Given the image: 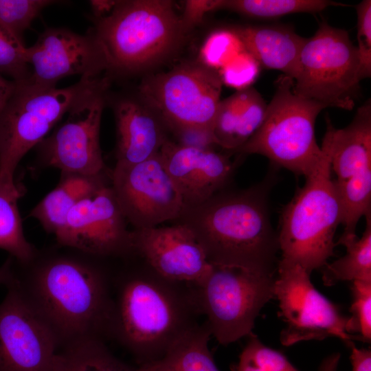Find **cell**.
Returning a JSON list of instances; mask_svg holds the SVG:
<instances>
[{"label":"cell","instance_id":"83f0119b","mask_svg":"<svg viewBox=\"0 0 371 371\" xmlns=\"http://www.w3.org/2000/svg\"><path fill=\"white\" fill-rule=\"evenodd\" d=\"M341 5H346L327 0H221L220 10L271 19L295 13H315L330 6Z\"/></svg>","mask_w":371,"mask_h":371},{"label":"cell","instance_id":"277c9868","mask_svg":"<svg viewBox=\"0 0 371 371\" xmlns=\"http://www.w3.org/2000/svg\"><path fill=\"white\" fill-rule=\"evenodd\" d=\"M90 30L100 43L108 70L129 74L163 60L187 34L169 0L115 1L94 16Z\"/></svg>","mask_w":371,"mask_h":371},{"label":"cell","instance_id":"4dcf8cb0","mask_svg":"<svg viewBox=\"0 0 371 371\" xmlns=\"http://www.w3.org/2000/svg\"><path fill=\"white\" fill-rule=\"evenodd\" d=\"M57 3L52 0H0V23L23 41L24 32L42 10Z\"/></svg>","mask_w":371,"mask_h":371},{"label":"cell","instance_id":"f546056e","mask_svg":"<svg viewBox=\"0 0 371 371\" xmlns=\"http://www.w3.org/2000/svg\"><path fill=\"white\" fill-rule=\"evenodd\" d=\"M233 371H298L278 351L264 345L253 333L242 350Z\"/></svg>","mask_w":371,"mask_h":371},{"label":"cell","instance_id":"8d00e7d4","mask_svg":"<svg viewBox=\"0 0 371 371\" xmlns=\"http://www.w3.org/2000/svg\"><path fill=\"white\" fill-rule=\"evenodd\" d=\"M221 0H188L180 16L186 33L200 23L206 13L220 10Z\"/></svg>","mask_w":371,"mask_h":371},{"label":"cell","instance_id":"4fadbf2b","mask_svg":"<svg viewBox=\"0 0 371 371\" xmlns=\"http://www.w3.org/2000/svg\"><path fill=\"white\" fill-rule=\"evenodd\" d=\"M109 176L117 201L133 229L176 221L184 210L182 196L159 152L137 164L116 163Z\"/></svg>","mask_w":371,"mask_h":371},{"label":"cell","instance_id":"8fae6325","mask_svg":"<svg viewBox=\"0 0 371 371\" xmlns=\"http://www.w3.org/2000/svg\"><path fill=\"white\" fill-rule=\"evenodd\" d=\"M109 86L105 76L70 107L65 121L36 146L39 165L67 173L104 174L100 128Z\"/></svg>","mask_w":371,"mask_h":371},{"label":"cell","instance_id":"52a82bcc","mask_svg":"<svg viewBox=\"0 0 371 371\" xmlns=\"http://www.w3.org/2000/svg\"><path fill=\"white\" fill-rule=\"evenodd\" d=\"M274 276L212 265L203 282L193 286L199 313L212 336L227 345L252 333L260 310L274 297Z\"/></svg>","mask_w":371,"mask_h":371},{"label":"cell","instance_id":"44dd1931","mask_svg":"<svg viewBox=\"0 0 371 371\" xmlns=\"http://www.w3.org/2000/svg\"><path fill=\"white\" fill-rule=\"evenodd\" d=\"M267 106L262 95L251 87L221 100L213 126L217 146L236 152L259 129Z\"/></svg>","mask_w":371,"mask_h":371},{"label":"cell","instance_id":"9a60e30c","mask_svg":"<svg viewBox=\"0 0 371 371\" xmlns=\"http://www.w3.org/2000/svg\"><path fill=\"white\" fill-rule=\"evenodd\" d=\"M0 303V371H56V337L12 285Z\"/></svg>","mask_w":371,"mask_h":371},{"label":"cell","instance_id":"cb8c5ba5","mask_svg":"<svg viewBox=\"0 0 371 371\" xmlns=\"http://www.w3.org/2000/svg\"><path fill=\"white\" fill-rule=\"evenodd\" d=\"M211 332L197 324L179 338L160 358L139 365L134 371H220L209 349Z\"/></svg>","mask_w":371,"mask_h":371},{"label":"cell","instance_id":"ab89813d","mask_svg":"<svg viewBox=\"0 0 371 371\" xmlns=\"http://www.w3.org/2000/svg\"><path fill=\"white\" fill-rule=\"evenodd\" d=\"M14 272V259L10 256L0 267V284L6 286L12 280Z\"/></svg>","mask_w":371,"mask_h":371},{"label":"cell","instance_id":"f1b7e54d","mask_svg":"<svg viewBox=\"0 0 371 371\" xmlns=\"http://www.w3.org/2000/svg\"><path fill=\"white\" fill-rule=\"evenodd\" d=\"M245 49L243 41L234 29L216 30L203 43L199 54V63L218 71Z\"/></svg>","mask_w":371,"mask_h":371},{"label":"cell","instance_id":"60d3db41","mask_svg":"<svg viewBox=\"0 0 371 371\" xmlns=\"http://www.w3.org/2000/svg\"><path fill=\"white\" fill-rule=\"evenodd\" d=\"M340 357L339 352L326 357L321 363L318 371H337Z\"/></svg>","mask_w":371,"mask_h":371},{"label":"cell","instance_id":"2e32d148","mask_svg":"<svg viewBox=\"0 0 371 371\" xmlns=\"http://www.w3.org/2000/svg\"><path fill=\"white\" fill-rule=\"evenodd\" d=\"M26 60L32 69L24 82L41 89L55 88L69 76L95 78L108 70L102 47L90 30L79 34L65 28H47L33 45L26 47Z\"/></svg>","mask_w":371,"mask_h":371},{"label":"cell","instance_id":"f35d334b","mask_svg":"<svg viewBox=\"0 0 371 371\" xmlns=\"http://www.w3.org/2000/svg\"><path fill=\"white\" fill-rule=\"evenodd\" d=\"M16 89V82L0 74V114Z\"/></svg>","mask_w":371,"mask_h":371},{"label":"cell","instance_id":"d4e9b609","mask_svg":"<svg viewBox=\"0 0 371 371\" xmlns=\"http://www.w3.org/2000/svg\"><path fill=\"white\" fill-rule=\"evenodd\" d=\"M24 193L14 174L0 172V249L19 264L31 260L38 250L23 233L18 201Z\"/></svg>","mask_w":371,"mask_h":371},{"label":"cell","instance_id":"ffe728a7","mask_svg":"<svg viewBox=\"0 0 371 371\" xmlns=\"http://www.w3.org/2000/svg\"><path fill=\"white\" fill-rule=\"evenodd\" d=\"M322 142L328 149L336 182L345 181L371 168L370 100L359 107L350 124L344 128H335L327 117Z\"/></svg>","mask_w":371,"mask_h":371},{"label":"cell","instance_id":"d6a6232c","mask_svg":"<svg viewBox=\"0 0 371 371\" xmlns=\"http://www.w3.org/2000/svg\"><path fill=\"white\" fill-rule=\"evenodd\" d=\"M352 316L349 317L348 331L358 333L363 341L371 340V282L355 281L352 286Z\"/></svg>","mask_w":371,"mask_h":371},{"label":"cell","instance_id":"d6986e66","mask_svg":"<svg viewBox=\"0 0 371 371\" xmlns=\"http://www.w3.org/2000/svg\"><path fill=\"white\" fill-rule=\"evenodd\" d=\"M116 163L133 164L158 153L168 139L159 117L141 100L124 98L115 106Z\"/></svg>","mask_w":371,"mask_h":371},{"label":"cell","instance_id":"836d02e7","mask_svg":"<svg viewBox=\"0 0 371 371\" xmlns=\"http://www.w3.org/2000/svg\"><path fill=\"white\" fill-rule=\"evenodd\" d=\"M261 65L246 49L218 72L223 85L243 90L251 87L258 78Z\"/></svg>","mask_w":371,"mask_h":371},{"label":"cell","instance_id":"ba28073f","mask_svg":"<svg viewBox=\"0 0 371 371\" xmlns=\"http://www.w3.org/2000/svg\"><path fill=\"white\" fill-rule=\"evenodd\" d=\"M103 77H81L65 88L41 89L25 82L0 114V171L14 174L23 156L37 146L70 107Z\"/></svg>","mask_w":371,"mask_h":371},{"label":"cell","instance_id":"4316f807","mask_svg":"<svg viewBox=\"0 0 371 371\" xmlns=\"http://www.w3.org/2000/svg\"><path fill=\"white\" fill-rule=\"evenodd\" d=\"M56 371H134L109 350L104 341L87 339L62 347Z\"/></svg>","mask_w":371,"mask_h":371},{"label":"cell","instance_id":"7402d4cb","mask_svg":"<svg viewBox=\"0 0 371 371\" xmlns=\"http://www.w3.org/2000/svg\"><path fill=\"white\" fill-rule=\"evenodd\" d=\"M234 30L261 66L296 79L306 38L284 26L247 25Z\"/></svg>","mask_w":371,"mask_h":371},{"label":"cell","instance_id":"30bf717a","mask_svg":"<svg viewBox=\"0 0 371 371\" xmlns=\"http://www.w3.org/2000/svg\"><path fill=\"white\" fill-rule=\"evenodd\" d=\"M222 85L217 71L191 63L147 77L139 93L168 130L202 127L213 131Z\"/></svg>","mask_w":371,"mask_h":371},{"label":"cell","instance_id":"3957f363","mask_svg":"<svg viewBox=\"0 0 371 371\" xmlns=\"http://www.w3.org/2000/svg\"><path fill=\"white\" fill-rule=\"evenodd\" d=\"M111 282L109 338L142 364L162 357L198 323L193 287L151 274L130 273Z\"/></svg>","mask_w":371,"mask_h":371},{"label":"cell","instance_id":"7c38bea8","mask_svg":"<svg viewBox=\"0 0 371 371\" xmlns=\"http://www.w3.org/2000/svg\"><path fill=\"white\" fill-rule=\"evenodd\" d=\"M277 270L274 297L286 324L280 337L283 346L329 337H338L346 344L353 340L348 331L349 317L315 288L304 269L278 262Z\"/></svg>","mask_w":371,"mask_h":371},{"label":"cell","instance_id":"e575fe53","mask_svg":"<svg viewBox=\"0 0 371 371\" xmlns=\"http://www.w3.org/2000/svg\"><path fill=\"white\" fill-rule=\"evenodd\" d=\"M357 47L363 80L371 75V1L363 0L356 8Z\"/></svg>","mask_w":371,"mask_h":371},{"label":"cell","instance_id":"9c48e42d","mask_svg":"<svg viewBox=\"0 0 371 371\" xmlns=\"http://www.w3.org/2000/svg\"><path fill=\"white\" fill-rule=\"evenodd\" d=\"M362 80L359 56L348 33L322 21L302 49L295 91L326 107L351 110Z\"/></svg>","mask_w":371,"mask_h":371},{"label":"cell","instance_id":"d590c367","mask_svg":"<svg viewBox=\"0 0 371 371\" xmlns=\"http://www.w3.org/2000/svg\"><path fill=\"white\" fill-rule=\"evenodd\" d=\"M176 143L200 149H214L217 146L213 131L202 127H186L172 131Z\"/></svg>","mask_w":371,"mask_h":371},{"label":"cell","instance_id":"8992f818","mask_svg":"<svg viewBox=\"0 0 371 371\" xmlns=\"http://www.w3.org/2000/svg\"><path fill=\"white\" fill-rule=\"evenodd\" d=\"M326 108L298 95L294 80L282 74L276 82V91L262 125L236 153L263 155L274 167L306 177L323 155L316 141L315 124L317 115Z\"/></svg>","mask_w":371,"mask_h":371},{"label":"cell","instance_id":"5bb4252c","mask_svg":"<svg viewBox=\"0 0 371 371\" xmlns=\"http://www.w3.org/2000/svg\"><path fill=\"white\" fill-rule=\"evenodd\" d=\"M111 184L80 201L56 233L57 245L103 258L133 254L132 230Z\"/></svg>","mask_w":371,"mask_h":371},{"label":"cell","instance_id":"7a4b0ae2","mask_svg":"<svg viewBox=\"0 0 371 371\" xmlns=\"http://www.w3.org/2000/svg\"><path fill=\"white\" fill-rule=\"evenodd\" d=\"M272 168L257 185L221 190L201 203L185 207L176 220L192 231L212 265L274 276L279 245L268 207L277 179L276 168Z\"/></svg>","mask_w":371,"mask_h":371},{"label":"cell","instance_id":"74e56055","mask_svg":"<svg viewBox=\"0 0 371 371\" xmlns=\"http://www.w3.org/2000/svg\"><path fill=\"white\" fill-rule=\"evenodd\" d=\"M351 350L352 371H371V352L366 348H358L352 341L347 344Z\"/></svg>","mask_w":371,"mask_h":371},{"label":"cell","instance_id":"603a6c76","mask_svg":"<svg viewBox=\"0 0 371 371\" xmlns=\"http://www.w3.org/2000/svg\"><path fill=\"white\" fill-rule=\"evenodd\" d=\"M105 183L104 174L87 176L62 172L58 185L31 210L30 216L36 219L46 232L55 235L70 211Z\"/></svg>","mask_w":371,"mask_h":371},{"label":"cell","instance_id":"6da1fadb","mask_svg":"<svg viewBox=\"0 0 371 371\" xmlns=\"http://www.w3.org/2000/svg\"><path fill=\"white\" fill-rule=\"evenodd\" d=\"M57 245L37 250L25 264L14 262L8 284L50 329L60 348L87 339L104 341L109 338L112 279L99 263L100 258Z\"/></svg>","mask_w":371,"mask_h":371},{"label":"cell","instance_id":"1f68e13d","mask_svg":"<svg viewBox=\"0 0 371 371\" xmlns=\"http://www.w3.org/2000/svg\"><path fill=\"white\" fill-rule=\"evenodd\" d=\"M0 73L16 83L27 81L31 69L26 60V47L0 23Z\"/></svg>","mask_w":371,"mask_h":371},{"label":"cell","instance_id":"ac0fdd59","mask_svg":"<svg viewBox=\"0 0 371 371\" xmlns=\"http://www.w3.org/2000/svg\"><path fill=\"white\" fill-rule=\"evenodd\" d=\"M159 153L185 207L201 203L224 190L236 165L228 155L214 149L184 146L169 139Z\"/></svg>","mask_w":371,"mask_h":371},{"label":"cell","instance_id":"e0dca14e","mask_svg":"<svg viewBox=\"0 0 371 371\" xmlns=\"http://www.w3.org/2000/svg\"><path fill=\"white\" fill-rule=\"evenodd\" d=\"M132 249L156 275L191 286L200 284L212 267L192 231L179 222L133 229Z\"/></svg>","mask_w":371,"mask_h":371},{"label":"cell","instance_id":"5b68a950","mask_svg":"<svg viewBox=\"0 0 371 371\" xmlns=\"http://www.w3.org/2000/svg\"><path fill=\"white\" fill-rule=\"evenodd\" d=\"M323 155L281 213L278 234L279 262L298 265L309 274L334 256V236L341 224V205L330 159L322 142Z\"/></svg>","mask_w":371,"mask_h":371},{"label":"cell","instance_id":"484cf974","mask_svg":"<svg viewBox=\"0 0 371 371\" xmlns=\"http://www.w3.org/2000/svg\"><path fill=\"white\" fill-rule=\"evenodd\" d=\"M366 228L362 236L348 240L341 245L346 254L322 269L325 286L342 281L371 282V214L366 216Z\"/></svg>","mask_w":371,"mask_h":371}]
</instances>
